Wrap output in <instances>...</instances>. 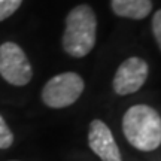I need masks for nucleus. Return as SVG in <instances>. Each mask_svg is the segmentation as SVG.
Masks as SVG:
<instances>
[{"instance_id":"nucleus-1","label":"nucleus","mask_w":161,"mask_h":161,"mask_svg":"<svg viewBox=\"0 0 161 161\" xmlns=\"http://www.w3.org/2000/svg\"><path fill=\"white\" fill-rule=\"evenodd\" d=\"M122 131L136 149L154 151L161 145V116L148 104H134L124 114Z\"/></svg>"},{"instance_id":"nucleus-2","label":"nucleus","mask_w":161,"mask_h":161,"mask_svg":"<svg viewBox=\"0 0 161 161\" xmlns=\"http://www.w3.org/2000/svg\"><path fill=\"white\" fill-rule=\"evenodd\" d=\"M97 39V17L88 5L73 8L66 18L63 49L73 58H82L92 51Z\"/></svg>"},{"instance_id":"nucleus-3","label":"nucleus","mask_w":161,"mask_h":161,"mask_svg":"<svg viewBox=\"0 0 161 161\" xmlns=\"http://www.w3.org/2000/svg\"><path fill=\"white\" fill-rule=\"evenodd\" d=\"M84 79L75 72H66L48 80L42 90V102L52 109L73 104L84 91Z\"/></svg>"},{"instance_id":"nucleus-4","label":"nucleus","mask_w":161,"mask_h":161,"mask_svg":"<svg viewBox=\"0 0 161 161\" xmlns=\"http://www.w3.org/2000/svg\"><path fill=\"white\" fill-rule=\"evenodd\" d=\"M0 75L6 82L15 86H24L31 80V64L23 48L14 42L0 45Z\"/></svg>"},{"instance_id":"nucleus-5","label":"nucleus","mask_w":161,"mask_h":161,"mask_svg":"<svg viewBox=\"0 0 161 161\" xmlns=\"http://www.w3.org/2000/svg\"><path fill=\"white\" fill-rule=\"evenodd\" d=\"M149 67L148 63L139 57L127 58L121 64L114 76V91L118 96H127L139 91L148 79Z\"/></svg>"},{"instance_id":"nucleus-6","label":"nucleus","mask_w":161,"mask_h":161,"mask_svg":"<svg viewBox=\"0 0 161 161\" xmlns=\"http://www.w3.org/2000/svg\"><path fill=\"white\" fill-rule=\"evenodd\" d=\"M88 145L102 161H122L121 151L110 128L102 119H94L88 130Z\"/></svg>"},{"instance_id":"nucleus-7","label":"nucleus","mask_w":161,"mask_h":161,"mask_svg":"<svg viewBox=\"0 0 161 161\" xmlns=\"http://www.w3.org/2000/svg\"><path fill=\"white\" fill-rule=\"evenodd\" d=\"M110 8L118 17L143 19L152 11V2L151 0H110Z\"/></svg>"},{"instance_id":"nucleus-8","label":"nucleus","mask_w":161,"mask_h":161,"mask_svg":"<svg viewBox=\"0 0 161 161\" xmlns=\"http://www.w3.org/2000/svg\"><path fill=\"white\" fill-rule=\"evenodd\" d=\"M21 3L23 0H0V21H5L6 18L14 15Z\"/></svg>"},{"instance_id":"nucleus-9","label":"nucleus","mask_w":161,"mask_h":161,"mask_svg":"<svg viewBox=\"0 0 161 161\" xmlns=\"http://www.w3.org/2000/svg\"><path fill=\"white\" fill-rule=\"evenodd\" d=\"M14 143V134L11 128L5 122L3 116L0 115V149H8Z\"/></svg>"},{"instance_id":"nucleus-10","label":"nucleus","mask_w":161,"mask_h":161,"mask_svg":"<svg viewBox=\"0 0 161 161\" xmlns=\"http://www.w3.org/2000/svg\"><path fill=\"white\" fill-rule=\"evenodd\" d=\"M152 31H154V37L161 49V9L157 11L152 17Z\"/></svg>"}]
</instances>
